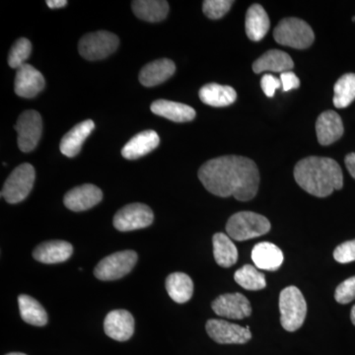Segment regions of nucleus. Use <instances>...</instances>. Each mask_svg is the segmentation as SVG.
Returning <instances> with one entry per match:
<instances>
[{
    "instance_id": "obj_17",
    "label": "nucleus",
    "mask_w": 355,
    "mask_h": 355,
    "mask_svg": "<svg viewBox=\"0 0 355 355\" xmlns=\"http://www.w3.org/2000/svg\"><path fill=\"white\" fill-rule=\"evenodd\" d=\"M72 253H73V247L70 243L55 240V241L44 242L40 244L34 250L33 257L40 263L53 265V263H64L69 260Z\"/></svg>"
},
{
    "instance_id": "obj_3",
    "label": "nucleus",
    "mask_w": 355,
    "mask_h": 355,
    "mask_svg": "<svg viewBox=\"0 0 355 355\" xmlns=\"http://www.w3.org/2000/svg\"><path fill=\"white\" fill-rule=\"evenodd\" d=\"M270 222L266 217L252 211L237 212L229 218L226 232L235 241H246L270 232Z\"/></svg>"
},
{
    "instance_id": "obj_30",
    "label": "nucleus",
    "mask_w": 355,
    "mask_h": 355,
    "mask_svg": "<svg viewBox=\"0 0 355 355\" xmlns=\"http://www.w3.org/2000/svg\"><path fill=\"white\" fill-rule=\"evenodd\" d=\"M334 105L338 109L347 108L355 100V74L347 73L340 77L334 87Z\"/></svg>"
},
{
    "instance_id": "obj_11",
    "label": "nucleus",
    "mask_w": 355,
    "mask_h": 355,
    "mask_svg": "<svg viewBox=\"0 0 355 355\" xmlns=\"http://www.w3.org/2000/svg\"><path fill=\"white\" fill-rule=\"evenodd\" d=\"M205 328L210 338L221 345H243L252 338L249 327L243 328L224 320H209Z\"/></svg>"
},
{
    "instance_id": "obj_35",
    "label": "nucleus",
    "mask_w": 355,
    "mask_h": 355,
    "mask_svg": "<svg viewBox=\"0 0 355 355\" xmlns=\"http://www.w3.org/2000/svg\"><path fill=\"white\" fill-rule=\"evenodd\" d=\"M334 258L340 263H349L355 261V239L343 243L336 248Z\"/></svg>"
},
{
    "instance_id": "obj_13",
    "label": "nucleus",
    "mask_w": 355,
    "mask_h": 355,
    "mask_svg": "<svg viewBox=\"0 0 355 355\" xmlns=\"http://www.w3.org/2000/svg\"><path fill=\"white\" fill-rule=\"evenodd\" d=\"M102 191L94 184H86L76 187L64 196V205L72 211H85L101 202Z\"/></svg>"
},
{
    "instance_id": "obj_10",
    "label": "nucleus",
    "mask_w": 355,
    "mask_h": 355,
    "mask_svg": "<svg viewBox=\"0 0 355 355\" xmlns=\"http://www.w3.org/2000/svg\"><path fill=\"white\" fill-rule=\"evenodd\" d=\"M154 214L148 205L132 203L119 210L114 217V226L121 232L148 227L153 224Z\"/></svg>"
},
{
    "instance_id": "obj_4",
    "label": "nucleus",
    "mask_w": 355,
    "mask_h": 355,
    "mask_svg": "<svg viewBox=\"0 0 355 355\" xmlns=\"http://www.w3.org/2000/svg\"><path fill=\"white\" fill-rule=\"evenodd\" d=\"M280 323L287 331H295L302 327L307 315V304L297 287L289 286L280 292Z\"/></svg>"
},
{
    "instance_id": "obj_41",
    "label": "nucleus",
    "mask_w": 355,
    "mask_h": 355,
    "mask_svg": "<svg viewBox=\"0 0 355 355\" xmlns=\"http://www.w3.org/2000/svg\"><path fill=\"white\" fill-rule=\"evenodd\" d=\"M6 355H26V354H21V352H11V354H8Z\"/></svg>"
},
{
    "instance_id": "obj_7",
    "label": "nucleus",
    "mask_w": 355,
    "mask_h": 355,
    "mask_svg": "<svg viewBox=\"0 0 355 355\" xmlns=\"http://www.w3.org/2000/svg\"><path fill=\"white\" fill-rule=\"evenodd\" d=\"M120 40L108 31H99L85 35L79 41L78 51L81 57L88 60H99L108 58L118 49Z\"/></svg>"
},
{
    "instance_id": "obj_12",
    "label": "nucleus",
    "mask_w": 355,
    "mask_h": 355,
    "mask_svg": "<svg viewBox=\"0 0 355 355\" xmlns=\"http://www.w3.org/2000/svg\"><path fill=\"white\" fill-rule=\"evenodd\" d=\"M211 307L216 315L228 319L241 320L252 314L251 304L241 293H227L218 296L212 302Z\"/></svg>"
},
{
    "instance_id": "obj_25",
    "label": "nucleus",
    "mask_w": 355,
    "mask_h": 355,
    "mask_svg": "<svg viewBox=\"0 0 355 355\" xmlns=\"http://www.w3.org/2000/svg\"><path fill=\"white\" fill-rule=\"evenodd\" d=\"M270 26V18L263 6L254 4L248 9L245 27L248 38L251 41L259 42L265 38Z\"/></svg>"
},
{
    "instance_id": "obj_24",
    "label": "nucleus",
    "mask_w": 355,
    "mask_h": 355,
    "mask_svg": "<svg viewBox=\"0 0 355 355\" xmlns=\"http://www.w3.org/2000/svg\"><path fill=\"white\" fill-rule=\"evenodd\" d=\"M200 99L210 107H227L237 99V93L231 86L209 83L200 90Z\"/></svg>"
},
{
    "instance_id": "obj_33",
    "label": "nucleus",
    "mask_w": 355,
    "mask_h": 355,
    "mask_svg": "<svg viewBox=\"0 0 355 355\" xmlns=\"http://www.w3.org/2000/svg\"><path fill=\"white\" fill-rule=\"evenodd\" d=\"M234 2L231 0H205L203 1L202 10L209 19H220L230 10Z\"/></svg>"
},
{
    "instance_id": "obj_27",
    "label": "nucleus",
    "mask_w": 355,
    "mask_h": 355,
    "mask_svg": "<svg viewBox=\"0 0 355 355\" xmlns=\"http://www.w3.org/2000/svg\"><path fill=\"white\" fill-rule=\"evenodd\" d=\"M165 286L170 297L179 304L188 302L193 296V282L186 273H171L166 279Z\"/></svg>"
},
{
    "instance_id": "obj_9",
    "label": "nucleus",
    "mask_w": 355,
    "mask_h": 355,
    "mask_svg": "<svg viewBox=\"0 0 355 355\" xmlns=\"http://www.w3.org/2000/svg\"><path fill=\"white\" fill-rule=\"evenodd\" d=\"M18 133V147L23 153H31L38 146L43 132V121L41 114L34 110L25 111L20 114L15 125Z\"/></svg>"
},
{
    "instance_id": "obj_29",
    "label": "nucleus",
    "mask_w": 355,
    "mask_h": 355,
    "mask_svg": "<svg viewBox=\"0 0 355 355\" xmlns=\"http://www.w3.org/2000/svg\"><path fill=\"white\" fill-rule=\"evenodd\" d=\"M20 315L23 321L36 327H43L48 323V315L43 306L36 299L22 294L18 297Z\"/></svg>"
},
{
    "instance_id": "obj_21",
    "label": "nucleus",
    "mask_w": 355,
    "mask_h": 355,
    "mask_svg": "<svg viewBox=\"0 0 355 355\" xmlns=\"http://www.w3.org/2000/svg\"><path fill=\"white\" fill-rule=\"evenodd\" d=\"M284 259L282 250L270 242L259 243L252 251V260L260 270L275 272L282 266Z\"/></svg>"
},
{
    "instance_id": "obj_16",
    "label": "nucleus",
    "mask_w": 355,
    "mask_h": 355,
    "mask_svg": "<svg viewBox=\"0 0 355 355\" xmlns=\"http://www.w3.org/2000/svg\"><path fill=\"white\" fill-rule=\"evenodd\" d=\"M345 128L340 114L334 111L324 112L316 121L318 141L321 146H330L343 137Z\"/></svg>"
},
{
    "instance_id": "obj_15",
    "label": "nucleus",
    "mask_w": 355,
    "mask_h": 355,
    "mask_svg": "<svg viewBox=\"0 0 355 355\" xmlns=\"http://www.w3.org/2000/svg\"><path fill=\"white\" fill-rule=\"evenodd\" d=\"M104 330L113 340L125 342L135 333V319L127 310L112 311L105 319Z\"/></svg>"
},
{
    "instance_id": "obj_40",
    "label": "nucleus",
    "mask_w": 355,
    "mask_h": 355,
    "mask_svg": "<svg viewBox=\"0 0 355 355\" xmlns=\"http://www.w3.org/2000/svg\"><path fill=\"white\" fill-rule=\"evenodd\" d=\"M350 318H352V324L355 326V305L352 307V313H350Z\"/></svg>"
},
{
    "instance_id": "obj_20",
    "label": "nucleus",
    "mask_w": 355,
    "mask_h": 355,
    "mask_svg": "<svg viewBox=\"0 0 355 355\" xmlns=\"http://www.w3.org/2000/svg\"><path fill=\"white\" fill-rule=\"evenodd\" d=\"M176 71V65L171 60L162 58L146 64L139 73L140 83L146 87H153L165 83Z\"/></svg>"
},
{
    "instance_id": "obj_37",
    "label": "nucleus",
    "mask_w": 355,
    "mask_h": 355,
    "mask_svg": "<svg viewBox=\"0 0 355 355\" xmlns=\"http://www.w3.org/2000/svg\"><path fill=\"white\" fill-rule=\"evenodd\" d=\"M280 81H282V90L284 92L299 88L300 80L294 72L286 71L280 74Z\"/></svg>"
},
{
    "instance_id": "obj_14",
    "label": "nucleus",
    "mask_w": 355,
    "mask_h": 355,
    "mask_svg": "<svg viewBox=\"0 0 355 355\" xmlns=\"http://www.w3.org/2000/svg\"><path fill=\"white\" fill-rule=\"evenodd\" d=\"M44 87V76L38 69L28 64L17 69L14 89L19 97L31 99L36 97Z\"/></svg>"
},
{
    "instance_id": "obj_28",
    "label": "nucleus",
    "mask_w": 355,
    "mask_h": 355,
    "mask_svg": "<svg viewBox=\"0 0 355 355\" xmlns=\"http://www.w3.org/2000/svg\"><path fill=\"white\" fill-rule=\"evenodd\" d=\"M216 261L222 268H230L237 263L238 251L231 238L224 233H216L212 238Z\"/></svg>"
},
{
    "instance_id": "obj_19",
    "label": "nucleus",
    "mask_w": 355,
    "mask_h": 355,
    "mask_svg": "<svg viewBox=\"0 0 355 355\" xmlns=\"http://www.w3.org/2000/svg\"><path fill=\"white\" fill-rule=\"evenodd\" d=\"M94 121L91 120L81 121L72 128L60 141V151L67 157H76L80 153L84 141L94 130Z\"/></svg>"
},
{
    "instance_id": "obj_2",
    "label": "nucleus",
    "mask_w": 355,
    "mask_h": 355,
    "mask_svg": "<svg viewBox=\"0 0 355 355\" xmlns=\"http://www.w3.org/2000/svg\"><path fill=\"white\" fill-rule=\"evenodd\" d=\"M294 178L303 190L318 198L329 197L343 186L342 168L328 157L310 156L302 159L294 168Z\"/></svg>"
},
{
    "instance_id": "obj_6",
    "label": "nucleus",
    "mask_w": 355,
    "mask_h": 355,
    "mask_svg": "<svg viewBox=\"0 0 355 355\" xmlns=\"http://www.w3.org/2000/svg\"><path fill=\"white\" fill-rule=\"evenodd\" d=\"M36 172L29 163L18 166L7 178L1 190V197L11 205L23 202L34 187Z\"/></svg>"
},
{
    "instance_id": "obj_32",
    "label": "nucleus",
    "mask_w": 355,
    "mask_h": 355,
    "mask_svg": "<svg viewBox=\"0 0 355 355\" xmlns=\"http://www.w3.org/2000/svg\"><path fill=\"white\" fill-rule=\"evenodd\" d=\"M32 51V44L29 40L21 38L16 41L11 48L8 55V64L12 69H18L26 64Z\"/></svg>"
},
{
    "instance_id": "obj_34",
    "label": "nucleus",
    "mask_w": 355,
    "mask_h": 355,
    "mask_svg": "<svg viewBox=\"0 0 355 355\" xmlns=\"http://www.w3.org/2000/svg\"><path fill=\"white\" fill-rule=\"evenodd\" d=\"M335 299L340 304H347L355 299V275L345 280L336 289Z\"/></svg>"
},
{
    "instance_id": "obj_22",
    "label": "nucleus",
    "mask_w": 355,
    "mask_h": 355,
    "mask_svg": "<svg viewBox=\"0 0 355 355\" xmlns=\"http://www.w3.org/2000/svg\"><path fill=\"white\" fill-rule=\"evenodd\" d=\"M293 67V60L288 53L279 50H270L266 51L254 62L253 70L257 74L263 71L284 73V72L291 71Z\"/></svg>"
},
{
    "instance_id": "obj_26",
    "label": "nucleus",
    "mask_w": 355,
    "mask_h": 355,
    "mask_svg": "<svg viewBox=\"0 0 355 355\" xmlns=\"http://www.w3.org/2000/svg\"><path fill=\"white\" fill-rule=\"evenodd\" d=\"M132 7L137 17L151 23L164 20L169 12V4L164 0H137Z\"/></svg>"
},
{
    "instance_id": "obj_1",
    "label": "nucleus",
    "mask_w": 355,
    "mask_h": 355,
    "mask_svg": "<svg viewBox=\"0 0 355 355\" xmlns=\"http://www.w3.org/2000/svg\"><path fill=\"white\" fill-rule=\"evenodd\" d=\"M198 179L212 195L248 202L258 193L260 173L251 159L227 155L205 162L198 170Z\"/></svg>"
},
{
    "instance_id": "obj_23",
    "label": "nucleus",
    "mask_w": 355,
    "mask_h": 355,
    "mask_svg": "<svg viewBox=\"0 0 355 355\" xmlns=\"http://www.w3.org/2000/svg\"><path fill=\"white\" fill-rule=\"evenodd\" d=\"M151 112L175 123H186L196 118V111L191 106L182 103L157 100L150 107Z\"/></svg>"
},
{
    "instance_id": "obj_31",
    "label": "nucleus",
    "mask_w": 355,
    "mask_h": 355,
    "mask_svg": "<svg viewBox=\"0 0 355 355\" xmlns=\"http://www.w3.org/2000/svg\"><path fill=\"white\" fill-rule=\"evenodd\" d=\"M235 282L246 291H261L266 286V277L253 266L245 265L234 275Z\"/></svg>"
},
{
    "instance_id": "obj_36",
    "label": "nucleus",
    "mask_w": 355,
    "mask_h": 355,
    "mask_svg": "<svg viewBox=\"0 0 355 355\" xmlns=\"http://www.w3.org/2000/svg\"><path fill=\"white\" fill-rule=\"evenodd\" d=\"M261 89L268 98H272L277 89L282 87V81L272 74H266L261 80Z\"/></svg>"
},
{
    "instance_id": "obj_39",
    "label": "nucleus",
    "mask_w": 355,
    "mask_h": 355,
    "mask_svg": "<svg viewBox=\"0 0 355 355\" xmlns=\"http://www.w3.org/2000/svg\"><path fill=\"white\" fill-rule=\"evenodd\" d=\"M46 6L50 8H62V7L67 6V0H46Z\"/></svg>"
},
{
    "instance_id": "obj_18",
    "label": "nucleus",
    "mask_w": 355,
    "mask_h": 355,
    "mask_svg": "<svg viewBox=\"0 0 355 355\" xmlns=\"http://www.w3.org/2000/svg\"><path fill=\"white\" fill-rule=\"evenodd\" d=\"M160 144L157 132L154 130H144L135 135L121 149V155L128 160H135L146 156Z\"/></svg>"
},
{
    "instance_id": "obj_8",
    "label": "nucleus",
    "mask_w": 355,
    "mask_h": 355,
    "mask_svg": "<svg viewBox=\"0 0 355 355\" xmlns=\"http://www.w3.org/2000/svg\"><path fill=\"white\" fill-rule=\"evenodd\" d=\"M137 261L135 251H121L103 259L94 270L95 277L103 282L120 279L132 272Z\"/></svg>"
},
{
    "instance_id": "obj_38",
    "label": "nucleus",
    "mask_w": 355,
    "mask_h": 355,
    "mask_svg": "<svg viewBox=\"0 0 355 355\" xmlns=\"http://www.w3.org/2000/svg\"><path fill=\"white\" fill-rule=\"evenodd\" d=\"M345 162L349 174L355 179V153L347 154V157L345 159Z\"/></svg>"
},
{
    "instance_id": "obj_5",
    "label": "nucleus",
    "mask_w": 355,
    "mask_h": 355,
    "mask_svg": "<svg viewBox=\"0 0 355 355\" xmlns=\"http://www.w3.org/2000/svg\"><path fill=\"white\" fill-rule=\"evenodd\" d=\"M273 37L279 44L297 50L309 48L315 40L312 28L305 21L293 17L280 21L273 31Z\"/></svg>"
}]
</instances>
